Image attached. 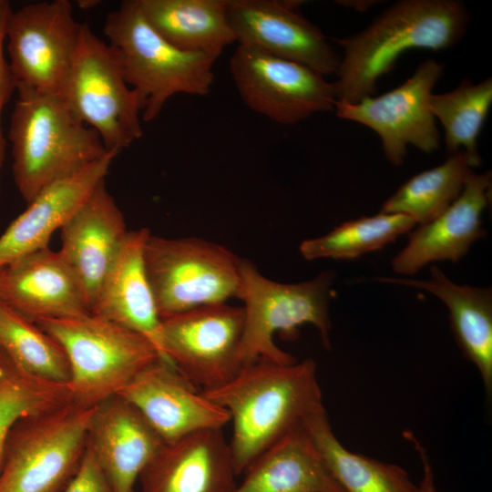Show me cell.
<instances>
[{"label":"cell","mask_w":492,"mask_h":492,"mask_svg":"<svg viewBox=\"0 0 492 492\" xmlns=\"http://www.w3.org/2000/svg\"><path fill=\"white\" fill-rule=\"evenodd\" d=\"M202 393L230 415L233 432L229 445L237 475L323 405L313 359L286 364L258 360Z\"/></svg>","instance_id":"cell-1"},{"label":"cell","mask_w":492,"mask_h":492,"mask_svg":"<svg viewBox=\"0 0 492 492\" xmlns=\"http://www.w3.org/2000/svg\"><path fill=\"white\" fill-rule=\"evenodd\" d=\"M468 14L456 0H403L362 32L334 39L343 55L333 82L336 101L356 103L374 95L377 82L410 49H446L466 33Z\"/></svg>","instance_id":"cell-2"},{"label":"cell","mask_w":492,"mask_h":492,"mask_svg":"<svg viewBox=\"0 0 492 492\" xmlns=\"http://www.w3.org/2000/svg\"><path fill=\"white\" fill-rule=\"evenodd\" d=\"M15 91L8 138L14 180L28 204L46 187L81 172L108 150L58 93L21 83Z\"/></svg>","instance_id":"cell-3"},{"label":"cell","mask_w":492,"mask_h":492,"mask_svg":"<svg viewBox=\"0 0 492 492\" xmlns=\"http://www.w3.org/2000/svg\"><path fill=\"white\" fill-rule=\"evenodd\" d=\"M104 33L119 55L145 122L155 119L176 94L206 96L210 91L216 58L172 46L147 22L138 0L123 1L108 13Z\"/></svg>","instance_id":"cell-4"},{"label":"cell","mask_w":492,"mask_h":492,"mask_svg":"<svg viewBox=\"0 0 492 492\" xmlns=\"http://www.w3.org/2000/svg\"><path fill=\"white\" fill-rule=\"evenodd\" d=\"M333 273L324 272L297 283H282L263 276L246 259L241 262L238 297L243 302L241 359L243 366L258 360L292 364L295 358L280 349L273 334L292 340L298 328L310 323L319 331L322 343L331 348L329 301Z\"/></svg>","instance_id":"cell-5"},{"label":"cell","mask_w":492,"mask_h":492,"mask_svg":"<svg viewBox=\"0 0 492 492\" xmlns=\"http://www.w3.org/2000/svg\"><path fill=\"white\" fill-rule=\"evenodd\" d=\"M64 349L73 402L98 405L160 358L145 336L91 313L36 323ZM162 359V358H161Z\"/></svg>","instance_id":"cell-6"},{"label":"cell","mask_w":492,"mask_h":492,"mask_svg":"<svg viewBox=\"0 0 492 492\" xmlns=\"http://www.w3.org/2000/svg\"><path fill=\"white\" fill-rule=\"evenodd\" d=\"M96 408L72 401L19 419L5 440L0 492H61L85 453Z\"/></svg>","instance_id":"cell-7"},{"label":"cell","mask_w":492,"mask_h":492,"mask_svg":"<svg viewBox=\"0 0 492 492\" xmlns=\"http://www.w3.org/2000/svg\"><path fill=\"white\" fill-rule=\"evenodd\" d=\"M144 257L161 320L238 297L241 259L224 246L150 233Z\"/></svg>","instance_id":"cell-8"},{"label":"cell","mask_w":492,"mask_h":492,"mask_svg":"<svg viewBox=\"0 0 492 492\" xmlns=\"http://www.w3.org/2000/svg\"><path fill=\"white\" fill-rule=\"evenodd\" d=\"M58 94L97 131L107 150L120 152L142 137L140 103L125 78L119 55L87 23Z\"/></svg>","instance_id":"cell-9"},{"label":"cell","mask_w":492,"mask_h":492,"mask_svg":"<svg viewBox=\"0 0 492 492\" xmlns=\"http://www.w3.org/2000/svg\"><path fill=\"white\" fill-rule=\"evenodd\" d=\"M230 71L245 105L276 123L292 125L334 109L333 83L303 65L239 45Z\"/></svg>","instance_id":"cell-10"},{"label":"cell","mask_w":492,"mask_h":492,"mask_svg":"<svg viewBox=\"0 0 492 492\" xmlns=\"http://www.w3.org/2000/svg\"><path fill=\"white\" fill-rule=\"evenodd\" d=\"M241 306L227 303L194 309L162 320L165 361L202 391L220 386L243 367Z\"/></svg>","instance_id":"cell-11"},{"label":"cell","mask_w":492,"mask_h":492,"mask_svg":"<svg viewBox=\"0 0 492 492\" xmlns=\"http://www.w3.org/2000/svg\"><path fill=\"white\" fill-rule=\"evenodd\" d=\"M82 26L67 0L31 3L13 10L5 41L16 83L58 93L78 47Z\"/></svg>","instance_id":"cell-12"},{"label":"cell","mask_w":492,"mask_h":492,"mask_svg":"<svg viewBox=\"0 0 492 492\" xmlns=\"http://www.w3.org/2000/svg\"><path fill=\"white\" fill-rule=\"evenodd\" d=\"M444 65L428 59L399 87L356 103L336 101V115L373 129L381 138L385 158L400 166L407 146L430 154L440 147V134L430 110L433 89L441 77Z\"/></svg>","instance_id":"cell-13"},{"label":"cell","mask_w":492,"mask_h":492,"mask_svg":"<svg viewBox=\"0 0 492 492\" xmlns=\"http://www.w3.org/2000/svg\"><path fill=\"white\" fill-rule=\"evenodd\" d=\"M299 3L226 0L236 42L303 65L323 76L335 74L340 56L322 31L300 15Z\"/></svg>","instance_id":"cell-14"},{"label":"cell","mask_w":492,"mask_h":492,"mask_svg":"<svg viewBox=\"0 0 492 492\" xmlns=\"http://www.w3.org/2000/svg\"><path fill=\"white\" fill-rule=\"evenodd\" d=\"M116 395L131 404L164 443L203 428H223L228 411L207 398L168 361L159 358Z\"/></svg>","instance_id":"cell-15"},{"label":"cell","mask_w":492,"mask_h":492,"mask_svg":"<svg viewBox=\"0 0 492 492\" xmlns=\"http://www.w3.org/2000/svg\"><path fill=\"white\" fill-rule=\"evenodd\" d=\"M0 302L34 323L90 313L78 279L49 247L0 269Z\"/></svg>","instance_id":"cell-16"},{"label":"cell","mask_w":492,"mask_h":492,"mask_svg":"<svg viewBox=\"0 0 492 492\" xmlns=\"http://www.w3.org/2000/svg\"><path fill=\"white\" fill-rule=\"evenodd\" d=\"M237 476L222 428L164 443L141 472L140 492H231Z\"/></svg>","instance_id":"cell-17"},{"label":"cell","mask_w":492,"mask_h":492,"mask_svg":"<svg viewBox=\"0 0 492 492\" xmlns=\"http://www.w3.org/2000/svg\"><path fill=\"white\" fill-rule=\"evenodd\" d=\"M149 235L147 228L128 231L101 282L90 313L145 336L162 358V320L144 257Z\"/></svg>","instance_id":"cell-18"},{"label":"cell","mask_w":492,"mask_h":492,"mask_svg":"<svg viewBox=\"0 0 492 492\" xmlns=\"http://www.w3.org/2000/svg\"><path fill=\"white\" fill-rule=\"evenodd\" d=\"M491 172L468 176L460 196L440 216L411 232L406 246L392 260L396 273L412 275L434 261L456 262L483 238L481 216L488 204Z\"/></svg>","instance_id":"cell-19"},{"label":"cell","mask_w":492,"mask_h":492,"mask_svg":"<svg viewBox=\"0 0 492 492\" xmlns=\"http://www.w3.org/2000/svg\"><path fill=\"white\" fill-rule=\"evenodd\" d=\"M164 442L128 401L114 395L91 418L87 445L112 492H134L135 483Z\"/></svg>","instance_id":"cell-20"},{"label":"cell","mask_w":492,"mask_h":492,"mask_svg":"<svg viewBox=\"0 0 492 492\" xmlns=\"http://www.w3.org/2000/svg\"><path fill=\"white\" fill-rule=\"evenodd\" d=\"M128 231L124 215L105 179L60 230L58 252L78 279L90 311Z\"/></svg>","instance_id":"cell-21"},{"label":"cell","mask_w":492,"mask_h":492,"mask_svg":"<svg viewBox=\"0 0 492 492\" xmlns=\"http://www.w3.org/2000/svg\"><path fill=\"white\" fill-rule=\"evenodd\" d=\"M118 153L108 151L81 172L42 190L0 236V269L48 247L53 233L62 229L106 179Z\"/></svg>","instance_id":"cell-22"},{"label":"cell","mask_w":492,"mask_h":492,"mask_svg":"<svg viewBox=\"0 0 492 492\" xmlns=\"http://www.w3.org/2000/svg\"><path fill=\"white\" fill-rule=\"evenodd\" d=\"M430 278L379 277L378 282L426 291L440 299L450 314L454 337L465 357L477 368L487 395L492 391V291L453 282L438 267Z\"/></svg>","instance_id":"cell-23"},{"label":"cell","mask_w":492,"mask_h":492,"mask_svg":"<svg viewBox=\"0 0 492 492\" xmlns=\"http://www.w3.org/2000/svg\"><path fill=\"white\" fill-rule=\"evenodd\" d=\"M231 492H345L302 425L257 456Z\"/></svg>","instance_id":"cell-24"},{"label":"cell","mask_w":492,"mask_h":492,"mask_svg":"<svg viewBox=\"0 0 492 492\" xmlns=\"http://www.w3.org/2000/svg\"><path fill=\"white\" fill-rule=\"evenodd\" d=\"M151 27L175 47L218 58L236 42L226 0H138Z\"/></svg>","instance_id":"cell-25"},{"label":"cell","mask_w":492,"mask_h":492,"mask_svg":"<svg viewBox=\"0 0 492 492\" xmlns=\"http://www.w3.org/2000/svg\"><path fill=\"white\" fill-rule=\"evenodd\" d=\"M302 426L345 492H415L417 486L403 467L347 449L334 435L323 405L309 414Z\"/></svg>","instance_id":"cell-26"},{"label":"cell","mask_w":492,"mask_h":492,"mask_svg":"<svg viewBox=\"0 0 492 492\" xmlns=\"http://www.w3.org/2000/svg\"><path fill=\"white\" fill-rule=\"evenodd\" d=\"M472 165L463 151L405 181L383 204L381 213L405 214L422 225L440 216L460 196Z\"/></svg>","instance_id":"cell-27"},{"label":"cell","mask_w":492,"mask_h":492,"mask_svg":"<svg viewBox=\"0 0 492 492\" xmlns=\"http://www.w3.org/2000/svg\"><path fill=\"white\" fill-rule=\"evenodd\" d=\"M0 350L26 374L68 385L71 371L62 346L36 323L2 302Z\"/></svg>","instance_id":"cell-28"},{"label":"cell","mask_w":492,"mask_h":492,"mask_svg":"<svg viewBox=\"0 0 492 492\" xmlns=\"http://www.w3.org/2000/svg\"><path fill=\"white\" fill-rule=\"evenodd\" d=\"M491 103V77L478 83L463 79L455 89L430 97V110L445 131L446 152L463 148L473 168L481 164L477 141Z\"/></svg>","instance_id":"cell-29"},{"label":"cell","mask_w":492,"mask_h":492,"mask_svg":"<svg viewBox=\"0 0 492 492\" xmlns=\"http://www.w3.org/2000/svg\"><path fill=\"white\" fill-rule=\"evenodd\" d=\"M415 224L407 215L380 212L346 221L323 236L305 240L299 250L306 260H352L382 249Z\"/></svg>","instance_id":"cell-30"},{"label":"cell","mask_w":492,"mask_h":492,"mask_svg":"<svg viewBox=\"0 0 492 492\" xmlns=\"http://www.w3.org/2000/svg\"><path fill=\"white\" fill-rule=\"evenodd\" d=\"M13 9L7 0H0V180L5 160V140L2 131V112L16 88V80L4 53L6 26Z\"/></svg>","instance_id":"cell-31"},{"label":"cell","mask_w":492,"mask_h":492,"mask_svg":"<svg viewBox=\"0 0 492 492\" xmlns=\"http://www.w3.org/2000/svg\"><path fill=\"white\" fill-rule=\"evenodd\" d=\"M61 492H112L108 478L87 443L76 473Z\"/></svg>","instance_id":"cell-32"},{"label":"cell","mask_w":492,"mask_h":492,"mask_svg":"<svg viewBox=\"0 0 492 492\" xmlns=\"http://www.w3.org/2000/svg\"><path fill=\"white\" fill-rule=\"evenodd\" d=\"M407 436L418 452L423 467V476L415 492H439L435 485L433 467L426 451L414 436L407 434Z\"/></svg>","instance_id":"cell-33"},{"label":"cell","mask_w":492,"mask_h":492,"mask_svg":"<svg viewBox=\"0 0 492 492\" xmlns=\"http://www.w3.org/2000/svg\"><path fill=\"white\" fill-rule=\"evenodd\" d=\"M341 5L353 7L357 11H365L373 5V1H341Z\"/></svg>","instance_id":"cell-34"}]
</instances>
